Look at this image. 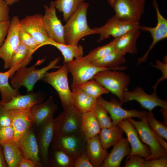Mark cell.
Masks as SVG:
<instances>
[{"label":"cell","mask_w":167,"mask_h":167,"mask_svg":"<svg viewBox=\"0 0 167 167\" xmlns=\"http://www.w3.org/2000/svg\"><path fill=\"white\" fill-rule=\"evenodd\" d=\"M120 71L106 70L96 74L93 78L109 92L116 95L122 103L124 91L131 82L130 77Z\"/></svg>","instance_id":"cell-4"},{"label":"cell","mask_w":167,"mask_h":167,"mask_svg":"<svg viewBox=\"0 0 167 167\" xmlns=\"http://www.w3.org/2000/svg\"><path fill=\"white\" fill-rule=\"evenodd\" d=\"M163 117V122L165 125L167 126V109L161 108L160 110Z\"/></svg>","instance_id":"cell-52"},{"label":"cell","mask_w":167,"mask_h":167,"mask_svg":"<svg viewBox=\"0 0 167 167\" xmlns=\"http://www.w3.org/2000/svg\"><path fill=\"white\" fill-rule=\"evenodd\" d=\"M34 53L20 43L12 55L10 68L18 66H26L32 59V55Z\"/></svg>","instance_id":"cell-33"},{"label":"cell","mask_w":167,"mask_h":167,"mask_svg":"<svg viewBox=\"0 0 167 167\" xmlns=\"http://www.w3.org/2000/svg\"><path fill=\"white\" fill-rule=\"evenodd\" d=\"M7 167L4 158L2 146L0 145V167Z\"/></svg>","instance_id":"cell-51"},{"label":"cell","mask_w":167,"mask_h":167,"mask_svg":"<svg viewBox=\"0 0 167 167\" xmlns=\"http://www.w3.org/2000/svg\"><path fill=\"white\" fill-rule=\"evenodd\" d=\"M54 2L56 9L62 13L63 20L66 22L85 2L84 0H56Z\"/></svg>","instance_id":"cell-34"},{"label":"cell","mask_w":167,"mask_h":167,"mask_svg":"<svg viewBox=\"0 0 167 167\" xmlns=\"http://www.w3.org/2000/svg\"><path fill=\"white\" fill-rule=\"evenodd\" d=\"M18 16H13L12 18L6 39L0 47V58L4 61V68L5 69L10 68L12 55L20 44L19 36L20 28Z\"/></svg>","instance_id":"cell-13"},{"label":"cell","mask_w":167,"mask_h":167,"mask_svg":"<svg viewBox=\"0 0 167 167\" xmlns=\"http://www.w3.org/2000/svg\"><path fill=\"white\" fill-rule=\"evenodd\" d=\"M42 17L40 14L27 15L19 22L20 28L34 38L39 44V48L45 45L50 39L44 27Z\"/></svg>","instance_id":"cell-16"},{"label":"cell","mask_w":167,"mask_h":167,"mask_svg":"<svg viewBox=\"0 0 167 167\" xmlns=\"http://www.w3.org/2000/svg\"><path fill=\"white\" fill-rule=\"evenodd\" d=\"M17 71L15 67L10 68L5 72H0V92L2 103H7L14 97L20 94L19 89L13 88L9 82V79Z\"/></svg>","instance_id":"cell-27"},{"label":"cell","mask_w":167,"mask_h":167,"mask_svg":"<svg viewBox=\"0 0 167 167\" xmlns=\"http://www.w3.org/2000/svg\"><path fill=\"white\" fill-rule=\"evenodd\" d=\"M141 30L136 29L130 31L114 38L116 50L124 55L138 53L136 44L141 34Z\"/></svg>","instance_id":"cell-25"},{"label":"cell","mask_w":167,"mask_h":167,"mask_svg":"<svg viewBox=\"0 0 167 167\" xmlns=\"http://www.w3.org/2000/svg\"><path fill=\"white\" fill-rule=\"evenodd\" d=\"M23 157L33 161L36 167H42L41 162L38 142L32 128L18 141Z\"/></svg>","instance_id":"cell-18"},{"label":"cell","mask_w":167,"mask_h":167,"mask_svg":"<svg viewBox=\"0 0 167 167\" xmlns=\"http://www.w3.org/2000/svg\"><path fill=\"white\" fill-rule=\"evenodd\" d=\"M39 154L42 163L48 166L49 147L55 134L54 117L39 127Z\"/></svg>","instance_id":"cell-20"},{"label":"cell","mask_w":167,"mask_h":167,"mask_svg":"<svg viewBox=\"0 0 167 167\" xmlns=\"http://www.w3.org/2000/svg\"><path fill=\"white\" fill-rule=\"evenodd\" d=\"M50 45L57 48L62 53L64 58V63L72 61L74 58L82 57L84 54L82 46L78 45H68L57 42L50 39L45 45Z\"/></svg>","instance_id":"cell-29"},{"label":"cell","mask_w":167,"mask_h":167,"mask_svg":"<svg viewBox=\"0 0 167 167\" xmlns=\"http://www.w3.org/2000/svg\"><path fill=\"white\" fill-rule=\"evenodd\" d=\"M36 166L34 162L29 159L23 158L20 162L19 167H36Z\"/></svg>","instance_id":"cell-49"},{"label":"cell","mask_w":167,"mask_h":167,"mask_svg":"<svg viewBox=\"0 0 167 167\" xmlns=\"http://www.w3.org/2000/svg\"><path fill=\"white\" fill-rule=\"evenodd\" d=\"M74 167H94V166L85 151L75 161Z\"/></svg>","instance_id":"cell-46"},{"label":"cell","mask_w":167,"mask_h":167,"mask_svg":"<svg viewBox=\"0 0 167 167\" xmlns=\"http://www.w3.org/2000/svg\"><path fill=\"white\" fill-rule=\"evenodd\" d=\"M140 26L139 22L124 20L114 15L104 25L93 29L100 35L97 41L100 42L110 36L115 38L130 31L139 29Z\"/></svg>","instance_id":"cell-7"},{"label":"cell","mask_w":167,"mask_h":167,"mask_svg":"<svg viewBox=\"0 0 167 167\" xmlns=\"http://www.w3.org/2000/svg\"><path fill=\"white\" fill-rule=\"evenodd\" d=\"M45 13L42 17L43 23L49 38L54 41L65 44L64 38V26L57 17L54 1L49 6L45 5Z\"/></svg>","instance_id":"cell-14"},{"label":"cell","mask_w":167,"mask_h":167,"mask_svg":"<svg viewBox=\"0 0 167 167\" xmlns=\"http://www.w3.org/2000/svg\"><path fill=\"white\" fill-rule=\"evenodd\" d=\"M19 0H5L9 6L12 5L19 1Z\"/></svg>","instance_id":"cell-53"},{"label":"cell","mask_w":167,"mask_h":167,"mask_svg":"<svg viewBox=\"0 0 167 167\" xmlns=\"http://www.w3.org/2000/svg\"><path fill=\"white\" fill-rule=\"evenodd\" d=\"M131 151L127 138H122L113 146V148L104 161L101 167H119L122 160L129 156Z\"/></svg>","instance_id":"cell-22"},{"label":"cell","mask_w":167,"mask_h":167,"mask_svg":"<svg viewBox=\"0 0 167 167\" xmlns=\"http://www.w3.org/2000/svg\"><path fill=\"white\" fill-rule=\"evenodd\" d=\"M60 59L59 57L56 58L47 65L40 69H37L36 67L45 61V58L39 60L30 67H20L11 78V86L16 89H19L23 86L27 89L28 92H32L35 84L38 80H42L49 70L53 68L58 69L61 66L57 65Z\"/></svg>","instance_id":"cell-1"},{"label":"cell","mask_w":167,"mask_h":167,"mask_svg":"<svg viewBox=\"0 0 167 167\" xmlns=\"http://www.w3.org/2000/svg\"><path fill=\"white\" fill-rule=\"evenodd\" d=\"M63 109V111L54 118L55 133L62 135L81 134L82 113L73 105Z\"/></svg>","instance_id":"cell-3"},{"label":"cell","mask_w":167,"mask_h":167,"mask_svg":"<svg viewBox=\"0 0 167 167\" xmlns=\"http://www.w3.org/2000/svg\"><path fill=\"white\" fill-rule=\"evenodd\" d=\"M11 126L10 109L6 108L0 102V127Z\"/></svg>","instance_id":"cell-42"},{"label":"cell","mask_w":167,"mask_h":167,"mask_svg":"<svg viewBox=\"0 0 167 167\" xmlns=\"http://www.w3.org/2000/svg\"><path fill=\"white\" fill-rule=\"evenodd\" d=\"M133 100L138 102L142 107L148 111H152L157 106L167 109V101L160 98L156 92L148 94L139 86L131 91L127 88L124 91L122 104Z\"/></svg>","instance_id":"cell-10"},{"label":"cell","mask_w":167,"mask_h":167,"mask_svg":"<svg viewBox=\"0 0 167 167\" xmlns=\"http://www.w3.org/2000/svg\"><path fill=\"white\" fill-rule=\"evenodd\" d=\"M145 159L141 156L134 154L127 159L124 167H143Z\"/></svg>","instance_id":"cell-44"},{"label":"cell","mask_w":167,"mask_h":167,"mask_svg":"<svg viewBox=\"0 0 167 167\" xmlns=\"http://www.w3.org/2000/svg\"><path fill=\"white\" fill-rule=\"evenodd\" d=\"M19 36L20 43L33 52H34L39 48V44L34 38L29 33L20 28L19 31Z\"/></svg>","instance_id":"cell-40"},{"label":"cell","mask_w":167,"mask_h":167,"mask_svg":"<svg viewBox=\"0 0 167 167\" xmlns=\"http://www.w3.org/2000/svg\"><path fill=\"white\" fill-rule=\"evenodd\" d=\"M68 72L67 65L64 63L57 71L47 72L42 79L56 90L63 108L73 105L72 92L69 87L68 79Z\"/></svg>","instance_id":"cell-5"},{"label":"cell","mask_w":167,"mask_h":167,"mask_svg":"<svg viewBox=\"0 0 167 167\" xmlns=\"http://www.w3.org/2000/svg\"><path fill=\"white\" fill-rule=\"evenodd\" d=\"M10 20L0 22V47L3 45L10 26Z\"/></svg>","instance_id":"cell-48"},{"label":"cell","mask_w":167,"mask_h":167,"mask_svg":"<svg viewBox=\"0 0 167 167\" xmlns=\"http://www.w3.org/2000/svg\"><path fill=\"white\" fill-rule=\"evenodd\" d=\"M145 0H116L113 8L115 15L127 21L139 22L144 11Z\"/></svg>","instance_id":"cell-12"},{"label":"cell","mask_w":167,"mask_h":167,"mask_svg":"<svg viewBox=\"0 0 167 167\" xmlns=\"http://www.w3.org/2000/svg\"><path fill=\"white\" fill-rule=\"evenodd\" d=\"M125 55L122 52L116 50L101 59L92 63L97 66L107 68H111L116 70L122 71L127 67L120 66L126 62Z\"/></svg>","instance_id":"cell-31"},{"label":"cell","mask_w":167,"mask_h":167,"mask_svg":"<svg viewBox=\"0 0 167 167\" xmlns=\"http://www.w3.org/2000/svg\"><path fill=\"white\" fill-rule=\"evenodd\" d=\"M108 2L110 5L113 7L114 2L116 0H107Z\"/></svg>","instance_id":"cell-54"},{"label":"cell","mask_w":167,"mask_h":167,"mask_svg":"<svg viewBox=\"0 0 167 167\" xmlns=\"http://www.w3.org/2000/svg\"><path fill=\"white\" fill-rule=\"evenodd\" d=\"M89 6L85 2L66 22L64 26V38L65 44L78 45L79 41L85 36L97 34L93 28L88 26L87 12Z\"/></svg>","instance_id":"cell-2"},{"label":"cell","mask_w":167,"mask_h":167,"mask_svg":"<svg viewBox=\"0 0 167 167\" xmlns=\"http://www.w3.org/2000/svg\"><path fill=\"white\" fill-rule=\"evenodd\" d=\"M51 156L48 158V166L56 167H74L75 160L62 150L52 148Z\"/></svg>","instance_id":"cell-35"},{"label":"cell","mask_w":167,"mask_h":167,"mask_svg":"<svg viewBox=\"0 0 167 167\" xmlns=\"http://www.w3.org/2000/svg\"><path fill=\"white\" fill-rule=\"evenodd\" d=\"M117 125L126 133L130 145L131 152L127 158L134 154L139 155L145 160L148 158L150 155V149L141 141L138 132L132 123L126 119L120 122Z\"/></svg>","instance_id":"cell-17"},{"label":"cell","mask_w":167,"mask_h":167,"mask_svg":"<svg viewBox=\"0 0 167 167\" xmlns=\"http://www.w3.org/2000/svg\"><path fill=\"white\" fill-rule=\"evenodd\" d=\"M79 86L88 95L97 99L101 95L110 92L94 79L81 84Z\"/></svg>","instance_id":"cell-37"},{"label":"cell","mask_w":167,"mask_h":167,"mask_svg":"<svg viewBox=\"0 0 167 167\" xmlns=\"http://www.w3.org/2000/svg\"><path fill=\"white\" fill-rule=\"evenodd\" d=\"M153 5L155 9L157 18L156 25L153 27L140 25V30L148 32L152 38L151 44L148 49L142 57L137 60V65H139L147 61L148 56L154 46L159 41L167 38V19L161 13L157 0H153Z\"/></svg>","instance_id":"cell-15"},{"label":"cell","mask_w":167,"mask_h":167,"mask_svg":"<svg viewBox=\"0 0 167 167\" xmlns=\"http://www.w3.org/2000/svg\"><path fill=\"white\" fill-rule=\"evenodd\" d=\"M93 111L101 129L114 126L107 111L98 102Z\"/></svg>","instance_id":"cell-38"},{"label":"cell","mask_w":167,"mask_h":167,"mask_svg":"<svg viewBox=\"0 0 167 167\" xmlns=\"http://www.w3.org/2000/svg\"><path fill=\"white\" fill-rule=\"evenodd\" d=\"M146 120L150 128L155 133L167 140V126L157 120L152 111L147 112Z\"/></svg>","instance_id":"cell-39"},{"label":"cell","mask_w":167,"mask_h":167,"mask_svg":"<svg viewBox=\"0 0 167 167\" xmlns=\"http://www.w3.org/2000/svg\"><path fill=\"white\" fill-rule=\"evenodd\" d=\"M127 119L135 127L142 142L146 144L150 149V155L145 160L167 156V150L157 141L153 131L148 124L146 118L139 121H135L132 118Z\"/></svg>","instance_id":"cell-9"},{"label":"cell","mask_w":167,"mask_h":167,"mask_svg":"<svg viewBox=\"0 0 167 167\" xmlns=\"http://www.w3.org/2000/svg\"><path fill=\"white\" fill-rule=\"evenodd\" d=\"M167 156L145 160L143 167H167Z\"/></svg>","instance_id":"cell-45"},{"label":"cell","mask_w":167,"mask_h":167,"mask_svg":"<svg viewBox=\"0 0 167 167\" xmlns=\"http://www.w3.org/2000/svg\"><path fill=\"white\" fill-rule=\"evenodd\" d=\"M101 129L93 111L82 113L80 134L87 141L98 135Z\"/></svg>","instance_id":"cell-28"},{"label":"cell","mask_w":167,"mask_h":167,"mask_svg":"<svg viewBox=\"0 0 167 167\" xmlns=\"http://www.w3.org/2000/svg\"><path fill=\"white\" fill-rule=\"evenodd\" d=\"M124 132L117 125L101 129L98 136L103 147L107 150L123 138Z\"/></svg>","instance_id":"cell-30"},{"label":"cell","mask_w":167,"mask_h":167,"mask_svg":"<svg viewBox=\"0 0 167 167\" xmlns=\"http://www.w3.org/2000/svg\"><path fill=\"white\" fill-rule=\"evenodd\" d=\"M156 65L152 64V66L157 69L160 70L162 73V76L158 79L156 83L152 87L154 92H156V89L158 84L161 82L167 79V62H162L159 60L156 61Z\"/></svg>","instance_id":"cell-43"},{"label":"cell","mask_w":167,"mask_h":167,"mask_svg":"<svg viewBox=\"0 0 167 167\" xmlns=\"http://www.w3.org/2000/svg\"><path fill=\"white\" fill-rule=\"evenodd\" d=\"M71 87L73 104L82 113L93 111L98 103L97 98L89 95L79 86Z\"/></svg>","instance_id":"cell-26"},{"label":"cell","mask_w":167,"mask_h":167,"mask_svg":"<svg viewBox=\"0 0 167 167\" xmlns=\"http://www.w3.org/2000/svg\"><path fill=\"white\" fill-rule=\"evenodd\" d=\"M153 133L155 138L159 143L161 147L167 150V143L164 139V138L154 131Z\"/></svg>","instance_id":"cell-50"},{"label":"cell","mask_w":167,"mask_h":167,"mask_svg":"<svg viewBox=\"0 0 167 167\" xmlns=\"http://www.w3.org/2000/svg\"><path fill=\"white\" fill-rule=\"evenodd\" d=\"M97 99L98 102L103 106L110 114L114 126H117L121 121L130 118L136 117L141 120L146 118L147 111L125 109L122 107V104L119 99L115 98L112 97L110 101H108L101 96Z\"/></svg>","instance_id":"cell-11"},{"label":"cell","mask_w":167,"mask_h":167,"mask_svg":"<svg viewBox=\"0 0 167 167\" xmlns=\"http://www.w3.org/2000/svg\"><path fill=\"white\" fill-rule=\"evenodd\" d=\"M65 63L69 72L72 77L71 87L79 86L81 84L93 79L96 74L102 71L115 70L95 65L84 60L83 57L75 58Z\"/></svg>","instance_id":"cell-6"},{"label":"cell","mask_w":167,"mask_h":167,"mask_svg":"<svg viewBox=\"0 0 167 167\" xmlns=\"http://www.w3.org/2000/svg\"><path fill=\"white\" fill-rule=\"evenodd\" d=\"M14 131L12 126L0 127V145H3L14 140Z\"/></svg>","instance_id":"cell-41"},{"label":"cell","mask_w":167,"mask_h":167,"mask_svg":"<svg viewBox=\"0 0 167 167\" xmlns=\"http://www.w3.org/2000/svg\"><path fill=\"white\" fill-rule=\"evenodd\" d=\"M116 50L115 40L102 46L98 47L91 51L83 58L91 63L96 62Z\"/></svg>","instance_id":"cell-36"},{"label":"cell","mask_w":167,"mask_h":167,"mask_svg":"<svg viewBox=\"0 0 167 167\" xmlns=\"http://www.w3.org/2000/svg\"><path fill=\"white\" fill-rule=\"evenodd\" d=\"M87 141L81 134L62 135L54 134L51 146L61 149L74 160L85 151Z\"/></svg>","instance_id":"cell-8"},{"label":"cell","mask_w":167,"mask_h":167,"mask_svg":"<svg viewBox=\"0 0 167 167\" xmlns=\"http://www.w3.org/2000/svg\"><path fill=\"white\" fill-rule=\"evenodd\" d=\"M4 158L9 167H19L23 158L17 142L13 140L2 146Z\"/></svg>","instance_id":"cell-32"},{"label":"cell","mask_w":167,"mask_h":167,"mask_svg":"<svg viewBox=\"0 0 167 167\" xmlns=\"http://www.w3.org/2000/svg\"><path fill=\"white\" fill-rule=\"evenodd\" d=\"M9 20V6L5 0H0V22Z\"/></svg>","instance_id":"cell-47"},{"label":"cell","mask_w":167,"mask_h":167,"mask_svg":"<svg viewBox=\"0 0 167 167\" xmlns=\"http://www.w3.org/2000/svg\"><path fill=\"white\" fill-rule=\"evenodd\" d=\"M11 126L14 131V141L19 140L35 125L34 118L30 110L10 109Z\"/></svg>","instance_id":"cell-19"},{"label":"cell","mask_w":167,"mask_h":167,"mask_svg":"<svg viewBox=\"0 0 167 167\" xmlns=\"http://www.w3.org/2000/svg\"><path fill=\"white\" fill-rule=\"evenodd\" d=\"M85 151L94 167H101L109 154L101 144L98 135L87 140Z\"/></svg>","instance_id":"cell-23"},{"label":"cell","mask_w":167,"mask_h":167,"mask_svg":"<svg viewBox=\"0 0 167 167\" xmlns=\"http://www.w3.org/2000/svg\"><path fill=\"white\" fill-rule=\"evenodd\" d=\"M58 108V105L51 96L46 101L33 105L30 110L34 119L35 125L39 127L54 117Z\"/></svg>","instance_id":"cell-21"},{"label":"cell","mask_w":167,"mask_h":167,"mask_svg":"<svg viewBox=\"0 0 167 167\" xmlns=\"http://www.w3.org/2000/svg\"><path fill=\"white\" fill-rule=\"evenodd\" d=\"M43 101L41 94L30 92L25 95H19L7 103H2L8 109L27 110H30L33 105L43 102Z\"/></svg>","instance_id":"cell-24"}]
</instances>
